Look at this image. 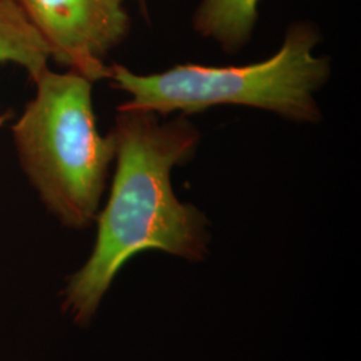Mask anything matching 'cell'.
<instances>
[{"mask_svg": "<svg viewBox=\"0 0 361 361\" xmlns=\"http://www.w3.org/2000/svg\"><path fill=\"white\" fill-rule=\"evenodd\" d=\"M159 118L118 109L110 195L95 219L90 257L62 292V310L78 325L91 323L118 273L137 255L159 250L190 262L207 257V216L180 202L171 186V170L193 158L201 134L185 116L164 123Z\"/></svg>", "mask_w": 361, "mask_h": 361, "instance_id": "1", "label": "cell"}, {"mask_svg": "<svg viewBox=\"0 0 361 361\" xmlns=\"http://www.w3.org/2000/svg\"><path fill=\"white\" fill-rule=\"evenodd\" d=\"M320 40L317 27L300 20L288 27L280 50L264 62L180 65L149 75L113 63L109 80L129 95V101L118 107L123 110L188 116L214 106H245L296 123H319L323 114L314 94L331 75L329 59L313 54Z\"/></svg>", "mask_w": 361, "mask_h": 361, "instance_id": "2", "label": "cell"}, {"mask_svg": "<svg viewBox=\"0 0 361 361\" xmlns=\"http://www.w3.org/2000/svg\"><path fill=\"white\" fill-rule=\"evenodd\" d=\"M34 83V98L13 123L15 150L42 204L63 226L80 231L99 213L116 137L97 128L87 78L47 68Z\"/></svg>", "mask_w": 361, "mask_h": 361, "instance_id": "3", "label": "cell"}, {"mask_svg": "<svg viewBox=\"0 0 361 361\" xmlns=\"http://www.w3.org/2000/svg\"><path fill=\"white\" fill-rule=\"evenodd\" d=\"M51 59L92 83L109 79L106 56L129 35L123 0H15Z\"/></svg>", "mask_w": 361, "mask_h": 361, "instance_id": "4", "label": "cell"}, {"mask_svg": "<svg viewBox=\"0 0 361 361\" xmlns=\"http://www.w3.org/2000/svg\"><path fill=\"white\" fill-rule=\"evenodd\" d=\"M261 0H201L193 15L194 31L216 42L228 54L241 51L250 42Z\"/></svg>", "mask_w": 361, "mask_h": 361, "instance_id": "5", "label": "cell"}, {"mask_svg": "<svg viewBox=\"0 0 361 361\" xmlns=\"http://www.w3.org/2000/svg\"><path fill=\"white\" fill-rule=\"evenodd\" d=\"M49 46L28 22L15 0H0V65L13 63L26 70L32 82L49 68ZM10 118L0 116V128Z\"/></svg>", "mask_w": 361, "mask_h": 361, "instance_id": "6", "label": "cell"}, {"mask_svg": "<svg viewBox=\"0 0 361 361\" xmlns=\"http://www.w3.org/2000/svg\"><path fill=\"white\" fill-rule=\"evenodd\" d=\"M141 1H145V0H141Z\"/></svg>", "mask_w": 361, "mask_h": 361, "instance_id": "7", "label": "cell"}]
</instances>
